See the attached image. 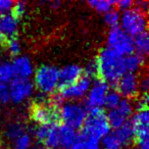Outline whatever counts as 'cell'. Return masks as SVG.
<instances>
[{"mask_svg":"<svg viewBox=\"0 0 149 149\" xmlns=\"http://www.w3.org/2000/svg\"><path fill=\"white\" fill-rule=\"evenodd\" d=\"M13 143L15 149H31L33 140H32L31 135L28 132H26L23 135H21L17 139H15Z\"/></svg>","mask_w":149,"mask_h":149,"instance_id":"cell-27","label":"cell"},{"mask_svg":"<svg viewBox=\"0 0 149 149\" xmlns=\"http://www.w3.org/2000/svg\"><path fill=\"white\" fill-rule=\"evenodd\" d=\"M88 4L95 11L104 15V13L113 9V6L116 5V1H111V0H92V1L88 2Z\"/></svg>","mask_w":149,"mask_h":149,"instance_id":"cell-25","label":"cell"},{"mask_svg":"<svg viewBox=\"0 0 149 149\" xmlns=\"http://www.w3.org/2000/svg\"><path fill=\"white\" fill-rule=\"evenodd\" d=\"M126 60V66L128 74H136L137 72L141 70L144 66L145 57L142 55H139L137 53H132L128 56H125Z\"/></svg>","mask_w":149,"mask_h":149,"instance_id":"cell-20","label":"cell"},{"mask_svg":"<svg viewBox=\"0 0 149 149\" xmlns=\"http://www.w3.org/2000/svg\"><path fill=\"white\" fill-rule=\"evenodd\" d=\"M9 94V101L15 104L26 102L32 97L34 93V84L31 80L13 79L7 85Z\"/></svg>","mask_w":149,"mask_h":149,"instance_id":"cell-8","label":"cell"},{"mask_svg":"<svg viewBox=\"0 0 149 149\" xmlns=\"http://www.w3.org/2000/svg\"><path fill=\"white\" fill-rule=\"evenodd\" d=\"M122 100L123 97L116 90H109L106 94L105 100H104V106H106L108 109H112V108L116 107L122 102Z\"/></svg>","mask_w":149,"mask_h":149,"instance_id":"cell-26","label":"cell"},{"mask_svg":"<svg viewBox=\"0 0 149 149\" xmlns=\"http://www.w3.org/2000/svg\"><path fill=\"white\" fill-rule=\"evenodd\" d=\"M87 113V108L77 101L62 102L57 109L58 118L62 122L63 126L74 130L82 128Z\"/></svg>","mask_w":149,"mask_h":149,"instance_id":"cell-3","label":"cell"},{"mask_svg":"<svg viewBox=\"0 0 149 149\" xmlns=\"http://www.w3.org/2000/svg\"><path fill=\"white\" fill-rule=\"evenodd\" d=\"M78 138L76 130L59 125V148L70 149Z\"/></svg>","mask_w":149,"mask_h":149,"instance_id":"cell-19","label":"cell"},{"mask_svg":"<svg viewBox=\"0 0 149 149\" xmlns=\"http://www.w3.org/2000/svg\"><path fill=\"white\" fill-rule=\"evenodd\" d=\"M139 83L140 79L136 74H126L116 82V91L122 97H125V99L129 100L131 98H135L140 92Z\"/></svg>","mask_w":149,"mask_h":149,"instance_id":"cell-14","label":"cell"},{"mask_svg":"<svg viewBox=\"0 0 149 149\" xmlns=\"http://www.w3.org/2000/svg\"><path fill=\"white\" fill-rule=\"evenodd\" d=\"M92 80L86 76H82L77 82L74 84L63 87L59 91V98L66 101H77L86 97L90 87H91Z\"/></svg>","mask_w":149,"mask_h":149,"instance_id":"cell-9","label":"cell"},{"mask_svg":"<svg viewBox=\"0 0 149 149\" xmlns=\"http://www.w3.org/2000/svg\"><path fill=\"white\" fill-rule=\"evenodd\" d=\"M116 5L120 9V10L124 11V10H127V9L134 6V2H132V1H130V0H120V1L116 2Z\"/></svg>","mask_w":149,"mask_h":149,"instance_id":"cell-35","label":"cell"},{"mask_svg":"<svg viewBox=\"0 0 149 149\" xmlns=\"http://www.w3.org/2000/svg\"><path fill=\"white\" fill-rule=\"evenodd\" d=\"M13 2L10 0H0V15L10 13Z\"/></svg>","mask_w":149,"mask_h":149,"instance_id":"cell-32","label":"cell"},{"mask_svg":"<svg viewBox=\"0 0 149 149\" xmlns=\"http://www.w3.org/2000/svg\"><path fill=\"white\" fill-rule=\"evenodd\" d=\"M133 110H134L133 103L128 99H123L116 107L109 109L106 116H107L110 128L118 129L128 124L129 120L133 116Z\"/></svg>","mask_w":149,"mask_h":149,"instance_id":"cell-10","label":"cell"},{"mask_svg":"<svg viewBox=\"0 0 149 149\" xmlns=\"http://www.w3.org/2000/svg\"><path fill=\"white\" fill-rule=\"evenodd\" d=\"M83 136L99 142L110 132V126L106 113L102 109H92L87 113L82 126Z\"/></svg>","mask_w":149,"mask_h":149,"instance_id":"cell-2","label":"cell"},{"mask_svg":"<svg viewBox=\"0 0 149 149\" xmlns=\"http://www.w3.org/2000/svg\"><path fill=\"white\" fill-rule=\"evenodd\" d=\"M13 15L17 17V19L23 17L25 15L26 11H27V3L24 2V1H17V2H13Z\"/></svg>","mask_w":149,"mask_h":149,"instance_id":"cell-31","label":"cell"},{"mask_svg":"<svg viewBox=\"0 0 149 149\" xmlns=\"http://www.w3.org/2000/svg\"><path fill=\"white\" fill-rule=\"evenodd\" d=\"M0 149H1V147H0Z\"/></svg>","mask_w":149,"mask_h":149,"instance_id":"cell-40","label":"cell"},{"mask_svg":"<svg viewBox=\"0 0 149 149\" xmlns=\"http://www.w3.org/2000/svg\"><path fill=\"white\" fill-rule=\"evenodd\" d=\"M70 149H100V145L98 141L92 140L81 135L78 136L76 142Z\"/></svg>","mask_w":149,"mask_h":149,"instance_id":"cell-24","label":"cell"},{"mask_svg":"<svg viewBox=\"0 0 149 149\" xmlns=\"http://www.w3.org/2000/svg\"><path fill=\"white\" fill-rule=\"evenodd\" d=\"M139 87H140L141 94H146L147 95V91H148V87H149V81H148L147 76H144V77L140 80Z\"/></svg>","mask_w":149,"mask_h":149,"instance_id":"cell-36","label":"cell"},{"mask_svg":"<svg viewBox=\"0 0 149 149\" xmlns=\"http://www.w3.org/2000/svg\"><path fill=\"white\" fill-rule=\"evenodd\" d=\"M0 103H1V102H0Z\"/></svg>","mask_w":149,"mask_h":149,"instance_id":"cell-41","label":"cell"},{"mask_svg":"<svg viewBox=\"0 0 149 149\" xmlns=\"http://www.w3.org/2000/svg\"><path fill=\"white\" fill-rule=\"evenodd\" d=\"M135 139L134 130L130 123L110 131L103 139L102 145L105 149H122L123 146L131 144Z\"/></svg>","mask_w":149,"mask_h":149,"instance_id":"cell-7","label":"cell"},{"mask_svg":"<svg viewBox=\"0 0 149 149\" xmlns=\"http://www.w3.org/2000/svg\"><path fill=\"white\" fill-rule=\"evenodd\" d=\"M107 48L120 56L134 53L133 38L126 34L120 27L112 28L107 34Z\"/></svg>","mask_w":149,"mask_h":149,"instance_id":"cell-6","label":"cell"},{"mask_svg":"<svg viewBox=\"0 0 149 149\" xmlns=\"http://www.w3.org/2000/svg\"><path fill=\"white\" fill-rule=\"evenodd\" d=\"M136 7L140 9V10L146 13L147 7H148V2H147V1H139V2H137V6Z\"/></svg>","mask_w":149,"mask_h":149,"instance_id":"cell-37","label":"cell"},{"mask_svg":"<svg viewBox=\"0 0 149 149\" xmlns=\"http://www.w3.org/2000/svg\"><path fill=\"white\" fill-rule=\"evenodd\" d=\"M133 44H134V51H136V53L139 55L145 56L148 53L149 50L148 33L144 32V33L134 37L133 38Z\"/></svg>","mask_w":149,"mask_h":149,"instance_id":"cell-21","label":"cell"},{"mask_svg":"<svg viewBox=\"0 0 149 149\" xmlns=\"http://www.w3.org/2000/svg\"><path fill=\"white\" fill-rule=\"evenodd\" d=\"M58 76H59V70L53 65H41L35 72L34 76V82L35 87L41 92L42 94H52L58 87Z\"/></svg>","mask_w":149,"mask_h":149,"instance_id":"cell-5","label":"cell"},{"mask_svg":"<svg viewBox=\"0 0 149 149\" xmlns=\"http://www.w3.org/2000/svg\"><path fill=\"white\" fill-rule=\"evenodd\" d=\"M6 49L10 55L17 56L21 55L22 52V44L17 38H13V39H8L6 41Z\"/></svg>","mask_w":149,"mask_h":149,"instance_id":"cell-29","label":"cell"},{"mask_svg":"<svg viewBox=\"0 0 149 149\" xmlns=\"http://www.w3.org/2000/svg\"><path fill=\"white\" fill-rule=\"evenodd\" d=\"M24 133H26V128L22 123H10L8 126L5 128L4 131V135H5V138L7 139L8 141H13L15 139L19 138L21 135H23Z\"/></svg>","mask_w":149,"mask_h":149,"instance_id":"cell-22","label":"cell"},{"mask_svg":"<svg viewBox=\"0 0 149 149\" xmlns=\"http://www.w3.org/2000/svg\"><path fill=\"white\" fill-rule=\"evenodd\" d=\"M147 104H148V96L146 94H141V98H139L136 102L137 110L147 109Z\"/></svg>","mask_w":149,"mask_h":149,"instance_id":"cell-33","label":"cell"},{"mask_svg":"<svg viewBox=\"0 0 149 149\" xmlns=\"http://www.w3.org/2000/svg\"><path fill=\"white\" fill-rule=\"evenodd\" d=\"M4 40H5V38H4V36H3L2 32H1V29H0V44L3 43V42H4Z\"/></svg>","mask_w":149,"mask_h":149,"instance_id":"cell-38","label":"cell"},{"mask_svg":"<svg viewBox=\"0 0 149 149\" xmlns=\"http://www.w3.org/2000/svg\"><path fill=\"white\" fill-rule=\"evenodd\" d=\"M120 13H118V10L116 9H111L109 10L108 13H104V17H103V19H104V23L110 27L112 28H116L118 27L120 25Z\"/></svg>","mask_w":149,"mask_h":149,"instance_id":"cell-28","label":"cell"},{"mask_svg":"<svg viewBox=\"0 0 149 149\" xmlns=\"http://www.w3.org/2000/svg\"><path fill=\"white\" fill-rule=\"evenodd\" d=\"M15 79L11 62H0V85H8Z\"/></svg>","mask_w":149,"mask_h":149,"instance_id":"cell-23","label":"cell"},{"mask_svg":"<svg viewBox=\"0 0 149 149\" xmlns=\"http://www.w3.org/2000/svg\"><path fill=\"white\" fill-rule=\"evenodd\" d=\"M83 76V68L78 64H68L59 70V76H58V82L61 88L68 87V86L77 82L80 78Z\"/></svg>","mask_w":149,"mask_h":149,"instance_id":"cell-17","label":"cell"},{"mask_svg":"<svg viewBox=\"0 0 149 149\" xmlns=\"http://www.w3.org/2000/svg\"><path fill=\"white\" fill-rule=\"evenodd\" d=\"M118 26H120V29L129 36H131L132 38L136 37L146 32V13L137 7H131L127 10H124L120 15Z\"/></svg>","mask_w":149,"mask_h":149,"instance_id":"cell-4","label":"cell"},{"mask_svg":"<svg viewBox=\"0 0 149 149\" xmlns=\"http://www.w3.org/2000/svg\"><path fill=\"white\" fill-rule=\"evenodd\" d=\"M137 141L149 140V113L147 109L137 110L130 123Z\"/></svg>","mask_w":149,"mask_h":149,"instance_id":"cell-15","label":"cell"},{"mask_svg":"<svg viewBox=\"0 0 149 149\" xmlns=\"http://www.w3.org/2000/svg\"><path fill=\"white\" fill-rule=\"evenodd\" d=\"M108 91V84L101 79L92 82L91 87L86 95V106L90 110L101 109L102 106H104V100Z\"/></svg>","mask_w":149,"mask_h":149,"instance_id":"cell-11","label":"cell"},{"mask_svg":"<svg viewBox=\"0 0 149 149\" xmlns=\"http://www.w3.org/2000/svg\"><path fill=\"white\" fill-rule=\"evenodd\" d=\"M83 72H84V76L90 78V79L98 76L99 70H98V64H97L96 59L90 60V61L85 65V68H83Z\"/></svg>","mask_w":149,"mask_h":149,"instance_id":"cell-30","label":"cell"},{"mask_svg":"<svg viewBox=\"0 0 149 149\" xmlns=\"http://www.w3.org/2000/svg\"><path fill=\"white\" fill-rule=\"evenodd\" d=\"M31 118L39 126L56 124L58 118L57 109L43 102L36 103L31 109Z\"/></svg>","mask_w":149,"mask_h":149,"instance_id":"cell-13","label":"cell"},{"mask_svg":"<svg viewBox=\"0 0 149 149\" xmlns=\"http://www.w3.org/2000/svg\"><path fill=\"white\" fill-rule=\"evenodd\" d=\"M0 29L5 39L15 38L19 31V19L11 13L0 15Z\"/></svg>","mask_w":149,"mask_h":149,"instance_id":"cell-18","label":"cell"},{"mask_svg":"<svg viewBox=\"0 0 149 149\" xmlns=\"http://www.w3.org/2000/svg\"><path fill=\"white\" fill-rule=\"evenodd\" d=\"M31 149H42V148H40V147H37V146H36V147H32Z\"/></svg>","mask_w":149,"mask_h":149,"instance_id":"cell-39","label":"cell"},{"mask_svg":"<svg viewBox=\"0 0 149 149\" xmlns=\"http://www.w3.org/2000/svg\"><path fill=\"white\" fill-rule=\"evenodd\" d=\"M98 64V76L105 83H116L124 74H128L125 56H120L108 49L103 48L96 58Z\"/></svg>","mask_w":149,"mask_h":149,"instance_id":"cell-1","label":"cell"},{"mask_svg":"<svg viewBox=\"0 0 149 149\" xmlns=\"http://www.w3.org/2000/svg\"><path fill=\"white\" fill-rule=\"evenodd\" d=\"M15 79L30 80L34 74V65L32 60L28 56L19 55L11 62Z\"/></svg>","mask_w":149,"mask_h":149,"instance_id":"cell-16","label":"cell"},{"mask_svg":"<svg viewBox=\"0 0 149 149\" xmlns=\"http://www.w3.org/2000/svg\"><path fill=\"white\" fill-rule=\"evenodd\" d=\"M34 135L36 140L48 149L59 148V125L51 124L39 126Z\"/></svg>","mask_w":149,"mask_h":149,"instance_id":"cell-12","label":"cell"},{"mask_svg":"<svg viewBox=\"0 0 149 149\" xmlns=\"http://www.w3.org/2000/svg\"><path fill=\"white\" fill-rule=\"evenodd\" d=\"M9 101L8 87L7 85H0V102Z\"/></svg>","mask_w":149,"mask_h":149,"instance_id":"cell-34","label":"cell"}]
</instances>
